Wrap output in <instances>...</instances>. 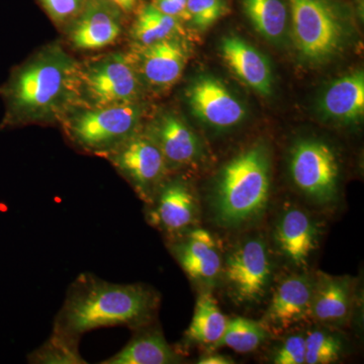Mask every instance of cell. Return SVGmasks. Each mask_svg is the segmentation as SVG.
I'll list each match as a JSON object with an SVG mask.
<instances>
[{"mask_svg": "<svg viewBox=\"0 0 364 364\" xmlns=\"http://www.w3.org/2000/svg\"><path fill=\"white\" fill-rule=\"evenodd\" d=\"M80 83L98 107L130 104L138 97L139 79L131 61L114 55L80 73Z\"/></svg>", "mask_w": 364, "mask_h": 364, "instance_id": "cell-10", "label": "cell"}, {"mask_svg": "<svg viewBox=\"0 0 364 364\" xmlns=\"http://www.w3.org/2000/svg\"><path fill=\"white\" fill-rule=\"evenodd\" d=\"M150 324L136 328V334L122 350L102 364H173L181 363L178 352L165 339L161 330Z\"/></svg>", "mask_w": 364, "mask_h": 364, "instance_id": "cell-20", "label": "cell"}, {"mask_svg": "<svg viewBox=\"0 0 364 364\" xmlns=\"http://www.w3.org/2000/svg\"><path fill=\"white\" fill-rule=\"evenodd\" d=\"M150 136L161 150L168 169L188 166L202 153L198 136L173 114L163 117Z\"/></svg>", "mask_w": 364, "mask_h": 364, "instance_id": "cell-18", "label": "cell"}, {"mask_svg": "<svg viewBox=\"0 0 364 364\" xmlns=\"http://www.w3.org/2000/svg\"><path fill=\"white\" fill-rule=\"evenodd\" d=\"M246 16L261 36L279 43L286 36L289 11L284 0H243Z\"/></svg>", "mask_w": 364, "mask_h": 364, "instance_id": "cell-23", "label": "cell"}, {"mask_svg": "<svg viewBox=\"0 0 364 364\" xmlns=\"http://www.w3.org/2000/svg\"><path fill=\"white\" fill-rule=\"evenodd\" d=\"M188 53L176 38L141 48L140 69L143 77L155 87L166 88L181 78Z\"/></svg>", "mask_w": 364, "mask_h": 364, "instance_id": "cell-17", "label": "cell"}, {"mask_svg": "<svg viewBox=\"0 0 364 364\" xmlns=\"http://www.w3.org/2000/svg\"><path fill=\"white\" fill-rule=\"evenodd\" d=\"M105 1L111 2L124 11H131L136 6L138 0H105Z\"/></svg>", "mask_w": 364, "mask_h": 364, "instance_id": "cell-33", "label": "cell"}, {"mask_svg": "<svg viewBox=\"0 0 364 364\" xmlns=\"http://www.w3.org/2000/svg\"><path fill=\"white\" fill-rule=\"evenodd\" d=\"M296 49L311 63L336 56L346 41L347 28L332 0H287Z\"/></svg>", "mask_w": 364, "mask_h": 364, "instance_id": "cell-4", "label": "cell"}, {"mask_svg": "<svg viewBox=\"0 0 364 364\" xmlns=\"http://www.w3.org/2000/svg\"><path fill=\"white\" fill-rule=\"evenodd\" d=\"M140 116V107L134 102L97 107L74 117L69 136L83 150L107 156L135 135Z\"/></svg>", "mask_w": 364, "mask_h": 364, "instance_id": "cell-6", "label": "cell"}, {"mask_svg": "<svg viewBox=\"0 0 364 364\" xmlns=\"http://www.w3.org/2000/svg\"><path fill=\"white\" fill-rule=\"evenodd\" d=\"M186 9L191 21L200 30H207L229 11L225 0H188Z\"/></svg>", "mask_w": 364, "mask_h": 364, "instance_id": "cell-28", "label": "cell"}, {"mask_svg": "<svg viewBox=\"0 0 364 364\" xmlns=\"http://www.w3.org/2000/svg\"><path fill=\"white\" fill-rule=\"evenodd\" d=\"M352 279L318 272L315 277L311 318L324 325H342L352 310Z\"/></svg>", "mask_w": 364, "mask_h": 364, "instance_id": "cell-16", "label": "cell"}, {"mask_svg": "<svg viewBox=\"0 0 364 364\" xmlns=\"http://www.w3.org/2000/svg\"><path fill=\"white\" fill-rule=\"evenodd\" d=\"M78 343L52 332L49 339L28 356V361L43 364L86 363L79 354Z\"/></svg>", "mask_w": 364, "mask_h": 364, "instance_id": "cell-26", "label": "cell"}, {"mask_svg": "<svg viewBox=\"0 0 364 364\" xmlns=\"http://www.w3.org/2000/svg\"><path fill=\"white\" fill-rule=\"evenodd\" d=\"M145 205L148 224L164 234L169 240L198 227V200L193 188L183 179L163 181Z\"/></svg>", "mask_w": 364, "mask_h": 364, "instance_id": "cell-9", "label": "cell"}, {"mask_svg": "<svg viewBox=\"0 0 364 364\" xmlns=\"http://www.w3.org/2000/svg\"><path fill=\"white\" fill-rule=\"evenodd\" d=\"M306 363H337L343 354V342L337 335L325 330H312L305 335Z\"/></svg>", "mask_w": 364, "mask_h": 364, "instance_id": "cell-27", "label": "cell"}, {"mask_svg": "<svg viewBox=\"0 0 364 364\" xmlns=\"http://www.w3.org/2000/svg\"><path fill=\"white\" fill-rule=\"evenodd\" d=\"M181 33L178 18L162 13L154 4L144 7L133 28V37L142 47L174 38Z\"/></svg>", "mask_w": 364, "mask_h": 364, "instance_id": "cell-25", "label": "cell"}, {"mask_svg": "<svg viewBox=\"0 0 364 364\" xmlns=\"http://www.w3.org/2000/svg\"><path fill=\"white\" fill-rule=\"evenodd\" d=\"M315 277L296 273L280 282L263 317L269 333L286 332L289 328L311 318Z\"/></svg>", "mask_w": 364, "mask_h": 364, "instance_id": "cell-13", "label": "cell"}, {"mask_svg": "<svg viewBox=\"0 0 364 364\" xmlns=\"http://www.w3.org/2000/svg\"><path fill=\"white\" fill-rule=\"evenodd\" d=\"M320 228L305 208L291 205L280 213L273 227V243L291 267L305 269L318 245Z\"/></svg>", "mask_w": 364, "mask_h": 364, "instance_id": "cell-12", "label": "cell"}, {"mask_svg": "<svg viewBox=\"0 0 364 364\" xmlns=\"http://www.w3.org/2000/svg\"><path fill=\"white\" fill-rule=\"evenodd\" d=\"M272 363L275 364L306 363V340L304 334L287 337L274 352Z\"/></svg>", "mask_w": 364, "mask_h": 364, "instance_id": "cell-29", "label": "cell"}, {"mask_svg": "<svg viewBox=\"0 0 364 364\" xmlns=\"http://www.w3.org/2000/svg\"><path fill=\"white\" fill-rule=\"evenodd\" d=\"M53 20L63 23L79 14L85 0H42Z\"/></svg>", "mask_w": 364, "mask_h": 364, "instance_id": "cell-30", "label": "cell"}, {"mask_svg": "<svg viewBox=\"0 0 364 364\" xmlns=\"http://www.w3.org/2000/svg\"><path fill=\"white\" fill-rule=\"evenodd\" d=\"M223 58L237 77L261 95L267 97L272 91V72L267 57L238 37L222 41Z\"/></svg>", "mask_w": 364, "mask_h": 364, "instance_id": "cell-15", "label": "cell"}, {"mask_svg": "<svg viewBox=\"0 0 364 364\" xmlns=\"http://www.w3.org/2000/svg\"><path fill=\"white\" fill-rule=\"evenodd\" d=\"M272 275V257L262 237L244 239L224 257L221 280L236 305L261 303L269 291Z\"/></svg>", "mask_w": 364, "mask_h": 364, "instance_id": "cell-5", "label": "cell"}, {"mask_svg": "<svg viewBox=\"0 0 364 364\" xmlns=\"http://www.w3.org/2000/svg\"><path fill=\"white\" fill-rule=\"evenodd\" d=\"M188 102L193 114L214 128H232L241 123L246 114L243 105L213 77L198 79L189 88Z\"/></svg>", "mask_w": 364, "mask_h": 364, "instance_id": "cell-14", "label": "cell"}, {"mask_svg": "<svg viewBox=\"0 0 364 364\" xmlns=\"http://www.w3.org/2000/svg\"><path fill=\"white\" fill-rule=\"evenodd\" d=\"M320 111L328 119L352 123L364 114V75L356 71L335 80L321 98Z\"/></svg>", "mask_w": 364, "mask_h": 364, "instance_id": "cell-21", "label": "cell"}, {"mask_svg": "<svg viewBox=\"0 0 364 364\" xmlns=\"http://www.w3.org/2000/svg\"><path fill=\"white\" fill-rule=\"evenodd\" d=\"M105 157L145 203L150 202L168 170L161 150L150 135L135 134Z\"/></svg>", "mask_w": 364, "mask_h": 364, "instance_id": "cell-8", "label": "cell"}, {"mask_svg": "<svg viewBox=\"0 0 364 364\" xmlns=\"http://www.w3.org/2000/svg\"><path fill=\"white\" fill-rule=\"evenodd\" d=\"M270 333L262 322L244 317L228 318L226 330L212 350L228 347L238 353H250L267 341Z\"/></svg>", "mask_w": 364, "mask_h": 364, "instance_id": "cell-24", "label": "cell"}, {"mask_svg": "<svg viewBox=\"0 0 364 364\" xmlns=\"http://www.w3.org/2000/svg\"><path fill=\"white\" fill-rule=\"evenodd\" d=\"M159 304V294L146 284H114L81 273L67 289L53 333L79 342L85 333L100 328L126 326L135 330L153 322Z\"/></svg>", "mask_w": 364, "mask_h": 364, "instance_id": "cell-1", "label": "cell"}, {"mask_svg": "<svg viewBox=\"0 0 364 364\" xmlns=\"http://www.w3.org/2000/svg\"><path fill=\"white\" fill-rule=\"evenodd\" d=\"M198 364H231L234 363L232 358H227L225 355H220V354L210 353L207 355H203L198 359Z\"/></svg>", "mask_w": 364, "mask_h": 364, "instance_id": "cell-32", "label": "cell"}, {"mask_svg": "<svg viewBox=\"0 0 364 364\" xmlns=\"http://www.w3.org/2000/svg\"><path fill=\"white\" fill-rule=\"evenodd\" d=\"M289 173L301 195L318 205H329L338 196L339 163L329 145L301 140L294 146Z\"/></svg>", "mask_w": 364, "mask_h": 364, "instance_id": "cell-7", "label": "cell"}, {"mask_svg": "<svg viewBox=\"0 0 364 364\" xmlns=\"http://www.w3.org/2000/svg\"><path fill=\"white\" fill-rule=\"evenodd\" d=\"M80 83V72L61 50H50L14 72L0 88L7 112L4 124H16L59 111Z\"/></svg>", "mask_w": 364, "mask_h": 364, "instance_id": "cell-2", "label": "cell"}, {"mask_svg": "<svg viewBox=\"0 0 364 364\" xmlns=\"http://www.w3.org/2000/svg\"><path fill=\"white\" fill-rule=\"evenodd\" d=\"M272 188V156L255 144L224 165L210 196V214L218 226L238 229L267 210Z\"/></svg>", "mask_w": 364, "mask_h": 364, "instance_id": "cell-3", "label": "cell"}, {"mask_svg": "<svg viewBox=\"0 0 364 364\" xmlns=\"http://www.w3.org/2000/svg\"><path fill=\"white\" fill-rule=\"evenodd\" d=\"M121 33L119 14L102 1L88 4L85 13L76 21L71 32V41L82 50H97L112 44Z\"/></svg>", "mask_w": 364, "mask_h": 364, "instance_id": "cell-19", "label": "cell"}, {"mask_svg": "<svg viewBox=\"0 0 364 364\" xmlns=\"http://www.w3.org/2000/svg\"><path fill=\"white\" fill-rule=\"evenodd\" d=\"M228 318L208 291H203L196 301L195 314L184 338L188 343L213 347L226 330Z\"/></svg>", "mask_w": 364, "mask_h": 364, "instance_id": "cell-22", "label": "cell"}, {"mask_svg": "<svg viewBox=\"0 0 364 364\" xmlns=\"http://www.w3.org/2000/svg\"><path fill=\"white\" fill-rule=\"evenodd\" d=\"M154 6L162 13L178 20L191 21L186 9L188 0H155Z\"/></svg>", "mask_w": 364, "mask_h": 364, "instance_id": "cell-31", "label": "cell"}, {"mask_svg": "<svg viewBox=\"0 0 364 364\" xmlns=\"http://www.w3.org/2000/svg\"><path fill=\"white\" fill-rule=\"evenodd\" d=\"M168 247L188 279L198 287L212 289L221 280L224 256L208 230L193 228L169 240Z\"/></svg>", "mask_w": 364, "mask_h": 364, "instance_id": "cell-11", "label": "cell"}]
</instances>
